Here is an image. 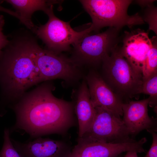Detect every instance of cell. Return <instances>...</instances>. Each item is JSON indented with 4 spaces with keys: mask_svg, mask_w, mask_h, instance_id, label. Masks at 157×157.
I'll use <instances>...</instances> for the list:
<instances>
[{
    "mask_svg": "<svg viewBox=\"0 0 157 157\" xmlns=\"http://www.w3.org/2000/svg\"><path fill=\"white\" fill-rule=\"evenodd\" d=\"M4 141L0 151V157H23L14 147L9 136V131L6 129L4 133Z\"/></svg>",
    "mask_w": 157,
    "mask_h": 157,
    "instance_id": "obj_18",
    "label": "cell"
},
{
    "mask_svg": "<svg viewBox=\"0 0 157 157\" xmlns=\"http://www.w3.org/2000/svg\"><path fill=\"white\" fill-rule=\"evenodd\" d=\"M74 108L78 125V138H80L90 127L96 112L86 81H83L81 85Z\"/></svg>",
    "mask_w": 157,
    "mask_h": 157,
    "instance_id": "obj_14",
    "label": "cell"
},
{
    "mask_svg": "<svg viewBox=\"0 0 157 157\" xmlns=\"http://www.w3.org/2000/svg\"><path fill=\"white\" fill-rule=\"evenodd\" d=\"M94 120L89 129L77 140L111 143L133 142L130 135L120 117L100 107L95 108Z\"/></svg>",
    "mask_w": 157,
    "mask_h": 157,
    "instance_id": "obj_7",
    "label": "cell"
},
{
    "mask_svg": "<svg viewBox=\"0 0 157 157\" xmlns=\"http://www.w3.org/2000/svg\"><path fill=\"white\" fill-rule=\"evenodd\" d=\"M44 13L49 17L48 22L44 25L35 26L33 33L42 40L47 50L56 54L69 50L71 45L91 32L89 27L80 32L74 30L69 22L63 21L55 15L53 5Z\"/></svg>",
    "mask_w": 157,
    "mask_h": 157,
    "instance_id": "obj_6",
    "label": "cell"
},
{
    "mask_svg": "<svg viewBox=\"0 0 157 157\" xmlns=\"http://www.w3.org/2000/svg\"><path fill=\"white\" fill-rule=\"evenodd\" d=\"M121 47L122 53L135 72L142 78L148 52L151 45L147 32L140 28L125 31Z\"/></svg>",
    "mask_w": 157,
    "mask_h": 157,
    "instance_id": "obj_10",
    "label": "cell"
},
{
    "mask_svg": "<svg viewBox=\"0 0 157 157\" xmlns=\"http://www.w3.org/2000/svg\"><path fill=\"white\" fill-rule=\"evenodd\" d=\"M86 80L90 98L95 108L101 107L118 116H122L124 103L102 77L91 72L88 74Z\"/></svg>",
    "mask_w": 157,
    "mask_h": 157,
    "instance_id": "obj_11",
    "label": "cell"
},
{
    "mask_svg": "<svg viewBox=\"0 0 157 157\" xmlns=\"http://www.w3.org/2000/svg\"><path fill=\"white\" fill-rule=\"evenodd\" d=\"M148 98L124 103L122 120L130 135H135L142 130L157 131V119L148 114Z\"/></svg>",
    "mask_w": 157,
    "mask_h": 157,
    "instance_id": "obj_13",
    "label": "cell"
},
{
    "mask_svg": "<svg viewBox=\"0 0 157 157\" xmlns=\"http://www.w3.org/2000/svg\"><path fill=\"white\" fill-rule=\"evenodd\" d=\"M12 140L23 157H67L72 149L68 143L62 140L39 137L24 143Z\"/></svg>",
    "mask_w": 157,
    "mask_h": 157,
    "instance_id": "obj_12",
    "label": "cell"
},
{
    "mask_svg": "<svg viewBox=\"0 0 157 157\" xmlns=\"http://www.w3.org/2000/svg\"><path fill=\"white\" fill-rule=\"evenodd\" d=\"M0 11L6 13L16 17H17L18 16V14L16 12H14L12 10L5 8L1 6L0 4Z\"/></svg>",
    "mask_w": 157,
    "mask_h": 157,
    "instance_id": "obj_23",
    "label": "cell"
},
{
    "mask_svg": "<svg viewBox=\"0 0 157 157\" xmlns=\"http://www.w3.org/2000/svg\"><path fill=\"white\" fill-rule=\"evenodd\" d=\"M51 87L37 88L17 106L16 126L32 137L65 135L76 125L74 105L55 97Z\"/></svg>",
    "mask_w": 157,
    "mask_h": 157,
    "instance_id": "obj_1",
    "label": "cell"
},
{
    "mask_svg": "<svg viewBox=\"0 0 157 157\" xmlns=\"http://www.w3.org/2000/svg\"><path fill=\"white\" fill-rule=\"evenodd\" d=\"M103 79L123 101L141 94L142 78L135 72L122 55L118 45L106 56L102 63Z\"/></svg>",
    "mask_w": 157,
    "mask_h": 157,
    "instance_id": "obj_4",
    "label": "cell"
},
{
    "mask_svg": "<svg viewBox=\"0 0 157 157\" xmlns=\"http://www.w3.org/2000/svg\"><path fill=\"white\" fill-rule=\"evenodd\" d=\"M35 61L42 81L56 78L72 81L77 77L78 67L70 58L40 46L35 53Z\"/></svg>",
    "mask_w": 157,
    "mask_h": 157,
    "instance_id": "obj_8",
    "label": "cell"
},
{
    "mask_svg": "<svg viewBox=\"0 0 157 157\" xmlns=\"http://www.w3.org/2000/svg\"><path fill=\"white\" fill-rule=\"evenodd\" d=\"M5 24L3 16L0 15V56L3 49L8 44L9 40L8 37L3 32V28Z\"/></svg>",
    "mask_w": 157,
    "mask_h": 157,
    "instance_id": "obj_21",
    "label": "cell"
},
{
    "mask_svg": "<svg viewBox=\"0 0 157 157\" xmlns=\"http://www.w3.org/2000/svg\"><path fill=\"white\" fill-rule=\"evenodd\" d=\"M145 8L144 15L141 16L144 22L149 24V29L157 35V8L153 3Z\"/></svg>",
    "mask_w": 157,
    "mask_h": 157,
    "instance_id": "obj_19",
    "label": "cell"
},
{
    "mask_svg": "<svg viewBox=\"0 0 157 157\" xmlns=\"http://www.w3.org/2000/svg\"><path fill=\"white\" fill-rule=\"evenodd\" d=\"M20 15L21 22L32 32L35 26L31 20L32 16L35 11L42 10L44 12L51 5L57 3L56 1L43 0H7Z\"/></svg>",
    "mask_w": 157,
    "mask_h": 157,
    "instance_id": "obj_15",
    "label": "cell"
},
{
    "mask_svg": "<svg viewBox=\"0 0 157 157\" xmlns=\"http://www.w3.org/2000/svg\"><path fill=\"white\" fill-rule=\"evenodd\" d=\"M151 134L152 142L150 148L146 155L143 157H157V134L156 132L153 130L147 131Z\"/></svg>",
    "mask_w": 157,
    "mask_h": 157,
    "instance_id": "obj_20",
    "label": "cell"
},
{
    "mask_svg": "<svg viewBox=\"0 0 157 157\" xmlns=\"http://www.w3.org/2000/svg\"><path fill=\"white\" fill-rule=\"evenodd\" d=\"M117 157H121L120 155H119V156H117Z\"/></svg>",
    "mask_w": 157,
    "mask_h": 157,
    "instance_id": "obj_25",
    "label": "cell"
},
{
    "mask_svg": "<svg viewBox=\"0 0 157 157\" xmlns=\"http://www.w3.org/2000/svg\"><path fill=\"white\" fill-rule=\"evenodd\" d=\"M120 30L109 27L101 33L85 35L73 45V54L70 58L77 67L101 64L105 56L118 45L121 39Z\"/></svg>",
    "mask_w": 157,
    "mask_h": 157,
    "instance_id": "obj_5",
    "label": "cell"
},
{
    "mask_svg": "<svg viewBox=\"0 0 157 157\" xmlns=\"http://www.w3.org/2000/svg\"><path fill=\"white\" fill-rule=\"evenodd\" d=\"M145 138L138 141L118 143L77 140L67 157H117L124 152H145L143 148Z\"/></svg>",
    "mask_w": 157,
    "mask_h": 157,
    "instance_id": "obj_9",
    "label": "cell"
},
{
    "mask_svg": "<svg viewBox=\"0 0 157 157\" xmlns=\"http://www.w3.org/2000/svg\"><path fill=\"white\" fill-rule=\"evenodd\" d=\"M20 32L9 40L0 56V85L8 96H19L42 81L35 61L40 46L31 33Z\"/></svg>",
    "mask_w": 157,
    "mask_h": 157,
    "instance_id": "obj_2",
    "label": "cell"
},
{
    "mask_svg": "<svg viewBox=\"0 0 157 157\" xmlns=\"http://www.w3.org/2000/svg\"><path fill=\"white\" fill-rule=\"evenodd\" d=\"M154 0H136L135 2L142 8L154 3Z\"/></svg>",
    "mask_w": 157,
    "mask_h": 157,
    "instance_id": "obj_22",
    "label": "cell"
},
{
    "mask_svg": "<svg viewBox=\"0 0 157 157\" xmlns=\"http://www.w3.org/2000/svg\"><path fill=\"white\" fill-rule=\"evenodd\" d=\"M141 94L149 95V105L157 110V72L148 78L142 81Z\"/></svg>",
    "mask_w": 157,
    "mask_h": 157,
    "instance_id": "obj_17",
    "label": "cell"
},
{
    "mask_svg": "<svg viewBox=\"0 0 157 157\" xmlns=\"http://www.w3.org/2000/svg\"><path fill=\"white\" fill-rule=\"evenodd\" d=\"M90 16L92 22L89 27L91 32L97 33L106 27L121 30L125 26L131 28L145 23L138 13L130 15L128 7L132 2L130 0H79Z\"/></svg>",
    "mask_w": 157,
    "mask_h": 157,
    "instance_id": "obj_3",
    "label": "cell"
},
{
    "mask_svg": "<svg viewBox=\"0 0 157 157\" xmlns=\"http://www.w3.org/2000/svg\"><path fill=\"white\" fill-rule=\"evenodd\" d=\"M137 153L133 151H129L126 153L124 157H138Z\"/></svg>",
    "mask_w": 157,
    "mask_h": 157,
    "instance_id": "obj_24",
    "label": "cell"
},
{
    "mask_svg": "<svg viewBox=\"0 0 157 157\" xmlns=\"http://www.w3.org/2000/svg\"><path fill=\"white\" fill-rule=\"evenodd\" d=\"M151 45L147 54L146 64L142 74V81L157 72V39L153 36L151 38Z\"/></svg>",
    "mask_w": 157,
    "mask_h": 157,
    "instance_id": "obj_16",
    "label": "cell"
}]
</instances>
